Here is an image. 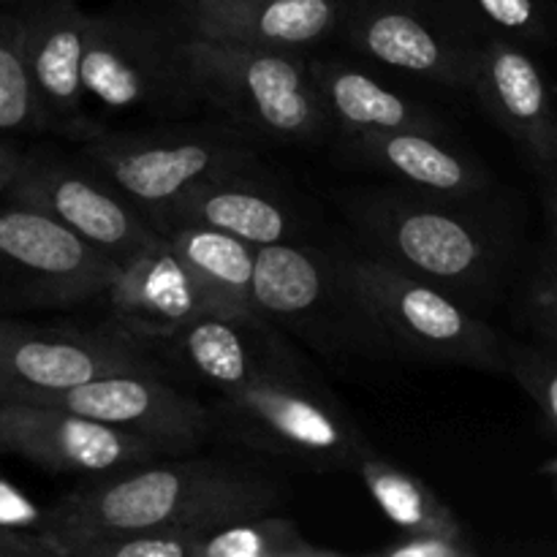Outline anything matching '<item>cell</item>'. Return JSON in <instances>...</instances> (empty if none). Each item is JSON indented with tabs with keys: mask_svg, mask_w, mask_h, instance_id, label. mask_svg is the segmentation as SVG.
I'll return each mask as SVG.
<instances>
[{
	"mask_svg": "<svg viewBox=\"0 0 557 557\" xmlns=\"http://www.w3.org/2000/svg\"><path fill=\"white\" fill-rule=\"evenodd\" d=\"M286 487L259 468L207 457H161L92 476L41 515L44 536L82 531L177 528L210 533L275 511Z\"/></svg>",
	"mask_w": 557,
	"mask_h": 557,
	"instance_id": "obj_1",
	"label": "cell"
},
{
	"mask_svg": "<svg viewBox=\"0 0 557 557\" xmlns=\"http://www.w3.org/2000/svg\"><path fill=\"white\" fill-rule=\"evenodd\" d=\"M473 205L392 183L343 196V212L362 248L471 308L493 297L509 256L498 228L473 212Z\"/></svg>",
	"mask_w": 557,
	"mask_h": 557,
	"instance_id": "obj_2",
	"label": "cell"
},
{
	"mask_svg": "<svg viewBox=\"0 0 557 557\" xmlns=\"http://www.w3.org/2000/svg\"><path fill=\"white\" fill-rule=\"evenodd\" d=\"M196 27L185 0H120L90 11L87 103L150 120H185L201 107L194 74Z\"/></svg>",
	"mask_w": 557,
	"mask_h": 557,
	"instance_id": "obj_3",
	"label": "cell"
},
{
	"mask_svg": "<svg viewBox=\"0 0 557 557\" xmlns=\"http://www.w3.org/2000/svg\"><path fill=\"white\" fill-rule=\"evenodd\" d=\"M210 408L215 435L315 473H354L373 449L343 403L302 359L259 375L232 395H218Z\"/></svg>",
	"mask_w": 557,
	"mask_h": 557,
	"instance_id": "obj_4",
	"label": "cell"
},
{
	"mask_svg": "<svg viewBox=\"0 0 557 557\" xmlns=\"http://www.w3.org/2000/svg\"><path fill=\"white\" fill-rule=\"evenodd\" d=\"M256 139L232 123H169L117 131L98 125L76 152L152 226L199 185L259 169Z\"/></svg>",
	"mask_w": 557,
	"mask_h": 557,
	"instance_id": "obj_5",
	"label": "cell"
},
{
	"mask_svg": "<svg viewBox=\"0 0 557 557\" xmlns=\"http://www.w3.org/2000/svg\"><path fill=\"white\" fill-rule=\"evenodd\" d=\"M343 275L392 351L417 354L438 364L506 373L509 337L500 335L455 294L408 275L368 248H335Z\"/></svg>",
	"mask_w": 557,
	"mask_h": 557,
	"instance_id": "obj_6",
	"label": "cell"
},
{
	"mask_svg": "<svg viewBox=\"0 0 557 557\" xmlns=\"http://www.w3.org/2000/svg\"><path fill=\"white\" fill-rule=\"evenodd\" d=\"M194 74L201 107L253 139L315 145L332 136L310 52H281L218 41L196 33Z\"/></svg>",
	"mask_w": 557,
	"mask_h": 557,
	"instance_id": "obj_7",
	"label": "cell"
},
{
	"mask_svg": "<svg viewBox=\"0 0 557 557\" xmlns=\"http://www.w3.org/2000/svg\"><path fill=\"white\" fill-rule=\"evenodd\" d=\"M253 308L283 335L299 337L326 357L392 351L384 332L343 275L335 248L302 239L259 248Z\"/></svg>",
	"mask_w": 557,
	"mask_h": 557,
	"instance_id": "obj_8",
	"label": "cell"
},
{
	"mask_svg": "<svg viewBox=\"0 0 557 557\" xmlns=\"http://www.w3.org/2000/svg\"><path fill=\"white\" fill-rule=\"evenodd\" d=\"M335 36L370 63L468 90L482 30L460 0H341Z\"/></svg>",
	"mask_w": 557,
	"mask_h": 557,
	"instance_id": "obj_9",
	"label": "cell"
},
{
	"mask_svg": "<svg viewBox=\"0 0 557 557\" xmlns=\"http://www.w3.org/2000/svg\"><path fill=\"white\" fill-rule=\"evenodd\" d=\"M117 270L52 218L0 196V315L96 302Z\"/></svg>",
	"mask_w": 557,
	"mask_h": 557,
	"instance_id": "obj_10",
	"label": "cell"
},
{
	"mask_svg": "<svg viewBox=\"0 0 557 557\" xmlns=\"http://www.w3.org/2000/svg\"><path fill=\"white\" fill-rule=\"evenodd\" d=\"M3 199L52 218L114 264H125L161 237L79 152L69 156L54 147L27 150Z\"/></svg>",
	"mask_w": 557,
	"mask_h": 557,
	"instance_id": "obj_11",
	"label": "cell"
},
{
	"mask_svg": "<svg viewBox=\"0 0 557 557\" xmlns=\"http://www.w3.org/2000/svg\"><path fill=\"white\" fill-rule=\"evenodd\" d=\"M123 373H166L147 343L117 326H41L0 315V392H63Z\"/></svg>",
	"mask_w": 557,
	"mask_h": 557,
	"instance_id": "obj_12",
	"label": "cell"
},
{
	"mask_svg": "<svg viewBox=\"0 0 557 557\" xmlns=\"http://www.w3.org/2000/svg\"><path fill=\"white\" fill-rule=\"evenodd\" d=\"M16 400L65 408L79 417L150 441L166 457H183L215 435L212 408L169 384L166 373H123L63 392H0Z\"/></svg>",
	"mask_w": 557,
	"mask_h": 557,
	"instance_id": "obj_13",
	"label": "cell"
},
{
	"mask_svg": "<svg viewBox=\"0 0 557 557\" xmlns=\"http://www.w3.org/2000/svg\"><path fill=\"white\" fill-rule=\"evenodd\" d=\"M0 451L49 473L87 479L166 457L150 441L96 419L9 395H0Z\"/></svg>",
	"mask_w": 557,
	"mask_h": 557,
	"instance_id": "obj_14",
	"label": "cell"
},
{
	"mask_svg": "<svg viewBox=\"0 0 557 557\" xmlns=\"http://www.w3.org/2000/svg\"><path fill=\"white\" fill-rule=\"evenodd\" d=\"M468 90L539 177L557 174V87L533 49L482 33Z\"/></svg>",
	"mask_w": 557,
	"mask_h": 557,
	"instance_id": "obj_15",
	"label": "cell"
},
{
	"mask_svg": "<svg viewBox=\"0 0 557 557\" xmlns=\"http://www.w3.org/2000/svg\"><path fill=\"white\" fill-rule=\"evenodd\" d=\"M22 47L44 128L79 145L98 128L87 114L85 52L90 11L76 0H20Z\"/></svg>",
	"mask_w": 557,
	"mask_h": 557,
	"instance_id": "obj_16",
	"label": "cell"
},
{
	"mask_svg": "<svg viewBox=\"0 0 557 557\" xmlns=\"http://www.w3.org/2000/svg\"><path fill=\"white\" fill-rule=\"evenodd\" d=\"M188 379L210 386L215 395H232L259 375L294 362L299 354L275 324L259 313L196 315L156 346V354Z\"/></svg>",
	"mask_w": 557,
	"mask_h": 557,
	"instance_id": "obj_17",
	"label": "cell"
},
{
	"mask_svg": "<svg viewBox=\"0 0 557 557\" xmlns=\"http://www.w3.org/2000/svg\"><path fill=\"white\" fill-rule=\"evenodd\" d=\"M341 156L348 163L379 172L392 185L451 201H479L493 188L487 163L435 131H364L341 136Z\"/></svg>",
	"mask_w": 557,
	"mask_h": 557,
	"instance_id": "obj_18",
	"label": "cell"
},
{
	"mask_svg": "<svg viewBox=\"0 0 557 557\" xmlns=\"http://www.w3.org/2000/svg\"><path fill=\"white\" fill-rule=\"evenodd\" d=\"M98 299L107 308V324L147 343L152 351L196 315L218 310L166 234L120 264L117 275Z\"/></svg>",
	"mask_w": 557,
	"mask_h": 557,
	"instance_id": "obj_19",
	"label": "cell"
},
{
	"mask_svg": "<svg viewBox=\"0 0 557 557\" xmlns=\"http://www.w3.org/2000/svg\"><path fill=\"white\" fill-rule=\"evenodd\" d=\"M183 223L218 228L256 248L302 239L297 210L259 177V169L223 174L194 188L163 215L158 232Z\"/></svg>",
	"mask_w": 557,
	"mask_h": 557,
	"instance_id": "obj_20",
	"label": "cell"
},
{
	"mask_svg": "<svg viewBox=\"0 0 557 557\" xmlns=\"http://www.w3.org/2000/svg\"><path fill=\"white\" fill-rule=\"evenodd\" d=\"M310 74L337 139L364 131L449 134V125L433 107L400 92L357 60H346L341 54H310Z\"/></svg>",
	"mask_w": 557,
	"mask_h": 557,
	"instance_id": "obj_21",
	"label": "cell"
},
{
	"mask_svg": "<svg viewBox=\"0 0 557 557\" xmlns=\"http://www.w3.org/2000/svg\"><path fill=\"white\" fill-rule=\"evenodd\" d=\"M196 33L228 44L281 52H310L335 36L341 0H185Z\"/></svg>",
	"mask_w": 557,
	"mask_h": 557,
	"instance_id": "obj_22",
	"label": "cell"
},
{
	"mask_svg": "<svg viewBox=\"0 0 557 557\" xmlns=\"http://www.w3.org/2000/svg\"><path fill=\"white\" fill-rule=\"evenodd\" d=\"M169 243L174 245L183 264L196 277L201 288L212 297L223 313H256L253 308V270L259 248L245 239L207 226L166 228Z\"/></svg>",
	"mask_w": 557,
	"mask_h": 557,
	"instance_id": "obj_23",
	"label": "cell"
},
{
	"mask_svg": "<svg viewBox=\"0 0 557 557\" xmlns=\"http://www.w3.org/2000/svg\"><path fill=\"white\" fill-rule=\"evenodd\" d=\"M381 515L395 525L397 533H457L466 531L455 511L438 498L430 484L417 473L397 466L389 457L370 449L354 468Z\"/></svg>",
	"mask_w": 557,
	"mask_h": 557,
	"instance_id": "obj_24",
	"label": "cell"
},
{
	"mask_svg": "<svg viewBox=\"0 0 557 557\" xmlns=\"http://www.w3.org/2000/svg\"><path fill=\"white\" fill-rule=\"evenodd\" d=\"M196 557H341L310 542L288 517L264 511L205 533Z\"/></svg>",
	"mask_w": 557,
	"mask_h": 557,
	"instance_id": "obj_25",
	"label": "cell"
},
{
	"mask_svg": "<svg viewBox=\"0 0 557 557\" xmlns=\"http://www.w3.org/2000/svg\"><path fill=\"white\" fill-rule=\"evenodd\" d=\"M205 533L177 528L82 531L47 536L58 557H196Z\"/></svg>",
	"mask_w": 557,
	"mask_h": 557,
	"instance_id": "obj_26",
	"label": "cell"
},
{
	"mask_svg": "<svg viewBox=\"0 0 557 557\" xmlns=\"http://www.w3.org/2000/svg\"><path fill=\"white\" fill-rule=\"evenodd\" d=\"M22 47V16L14 3H0V134H44Z\"/></svg>",
	"mask_w": 557,
	"mask_h": 557,
	"instance_id": "obj_27",
	"label": "cell"
},
{
	"mask_svg": "<svg viewBox=\"0 0 557 557\" xmlns=\"http://www.w3.org/2000/svg\"><path fill=\"white\" fill-rule=\"evenodd\" d=\"M482 33L511 38L522 47L557 44V0H460Z\"/></svg>",
	"mask_w": 557,
	"mask_h": 557,
	"instance_id": "obj_28",
	"label": "cell"
},
{
	"mask_svg": "<svg viewBox=\"0 0 557 557\" xmlns=\"http://www.w3.org/2000/svg\"><path fill=\"white\" fill-rule=\"evenodd\" d=\"M506 373L533 397L547 422L557 430V354L547 346L509 341Z\"/></svg>",
	"mask_w": 557,
	"mask_h": 557,
	"instance_id": "obj_29",
	"label": "cell"
},
{
	"mask_svg": "<svg viewBox=\"0 0 557 557\" xmlns=\"http://www.w3.org/2000/svg\"><path fill=\"white\" fill-rule=\"evenodd\" d=\"M381 557H476L479 547L468 531L457 533H397L375 549Z\"/></svg>",
	"mask_w": 557,
	"mask_h": 557,
	"instance_id": "obj_30",
	"label": "cell"
},
{
	"mask_svg": "<svg viewBox=\"0 0 557 557\" xmlns=\"http://www.w3.org/2000/svg\"><path fill=\"white\" fill-rule=\"evenodd\" d=\"M522 313L542 346L557 354V283L549 281L544 272L533 275L525 299H522Z\"/></svg>",
	"mask_w": 557,
	"mask_h": 557,
	"instance_id": "obj_31",
	"label": "cell"
},
{
	"mask_svg": "<svg viewBox=\"0 0 557 557\" xmlns=\"http://www.w3.org/2000/svg\"><path fill=\"white\" fill-rule=\"evenodd\" d=\"M0 557H58V553L44 533L0 525Z\"/></svg>",
	"mask_w": 557,
	"mask_h": 557,
	"instance_id": "obj_32",
	"label": "cell"
},
{
	"mask_svg": "<svg viewBox=\"0 0 557 557\" xmlns=\"http://www.w3.org/2000/svg\"><path fill=\"white\" fill-rule=\"evenodd\" d=\"M539 180H542V205L544 218H547V248H544V261L539 272L557 283V174Z\"/></svg>",
	"mask_w": 557,
	"mask_h": 557,
	"instance_id": "obj_33",
	"label": "cell"
},
{
	"mask_svg": "<svg viewBox=\"0 0 557 557\" xmlns=\"http://www.w3.org/2000/svg\"><path fill=\"white\" fill-rule=\"evenodd\" d=\"M22 156H25V150L0 139V196H3L5 190H9V185L14 183L16 172H20L22 166Z\"/></svg>",
	"mask_w": 557,
	"mask_h": 557,
	"instance_id": "obj_34",
	"label": "cell"
},
{
	"mask_svg": "<svg viewBox=\"0 0 557 557\" xmlns=\"http://www.w3.org/2000/svg\"><path fill=\"white\" fill-rule=\"evenodd\" d=\"M201 3H239V0H201Z\"/></svg>",
	"mask_w": 557,
	"mask_h": 557,
	"instance_id": "obj_35",
	"label": "cell"
},
{
	"mask_svg": "<svg viewBox=\"0 0 557 557\" xmlns=\"http://www.w3.org/2000/svg\"><path fill=\"white\" fill-rule=\"evenodd\" d=\"M549 473H553V476L557 479V460L553 462V466H549Z\"/></svg>",
	"mask_w": 557,
	"mask_h": 557,
	"instance_id": "obj_36",
	"label": "cell"
},
{
	"mask_svg": "<svg viewBox=\"0 0 557 557\" xmlns=\"http://www.w3.org/2000/svg\"><path fill=\"white\" fill-rule=\"evenodd\" d=\"M0 3H20V0H0Z\"/></svg>",
	"mask_w": 557,
	"mask_h": 557,
	"instance_id": "obj_37",
	"label": "cell"
}]
</instances>
